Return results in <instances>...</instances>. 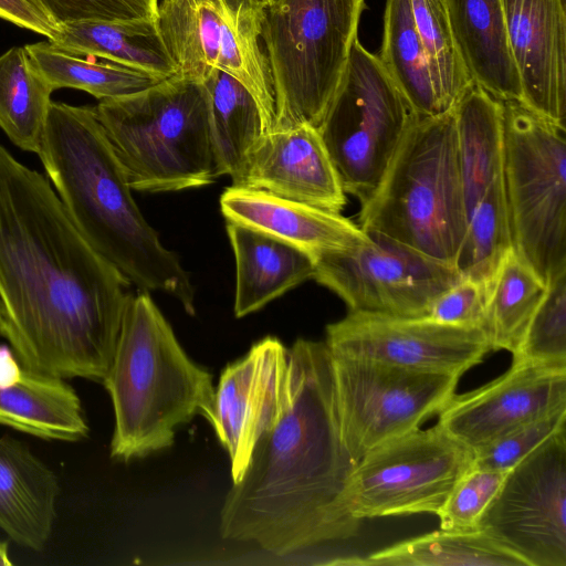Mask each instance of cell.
<instances>
[{
    "instance_id": "cell-1",
    "label": "cell",
    "mask_w": 566,
    "mask_h": 566,
    "mask_svg": "<svg viewBox=\"0 0 566 566\" xmlns=\"http://www.w3.org/2000/svg\"><path fill=\"white\" fill-rule=\"evenodd\" d=\"M130 286L77 230L50 182L0 143V334L18 359L102 382Z\"/></svg>"
},
{
    "instance_id": "cell-2",
    "label": "cell",
    "mask_w": 566,
    "mask_h": 566,
    "mask_svg": "<svg viewBox=\"0 0 566 566\" xmlns=\"http://www.w3.org/2000/svg\"><path fill=\"white\" fill-rule=\"evenodd\" d=\"M356 463L340 432L329 350L298 338L289 347L284 407L226 495L221 536L277 556L356 537L361 521L346 499Z\"/></svg>"
},
{
    "instance_id": "cell-3",
    "label": "cell",
    "mask_w": 566,
    "mask_h": 566,
    "mask_svg": "<svg viewBox=\"0 0 566 566\" xmlns=\"http://www.w3.org/2000/svg\"><path fill=\"white\" fill-rule=\"evenodd\" d=\"M38 155L86 241L138 291L175 297L195 315V289L132 195L95 107L52 102Z\"/></svg>"
},
{
    "instance_id": "cell-4",
    "label": "cell",
    "mask_w": 566,
    "mask_h": 566,
    "mask_svg": "<svg viewBox=\"0 0 566 566\" xmlns=\"http://www.w3.org/2000/svg\"><path fill=\"white\" fill-rule=\"evenodd\" d=\"M102 384L115 417L111 457L120 461L167 449L178 427L212 416V375L188 357L146 291L127 302Z\"/></svg>"
},
{
    "instance_id": "cell-5",
    "label": "cell",
    "mask_w": 566,
    "mask_h": 566,
    "mask_svg": "<svg viewBox=\"0 0 566 566\" xmlns=\"http://www.w3.org/2000/svg\"><path fill=\"white\" fill-rule=\"evenodd\" d=\"M95 109L132 190L179 191L222 176L205 83L174 75Z\"/></svg>"
},
{
    "instance_id": "cell-6",
    "label": "cell",
    "mask_w": 566,
    "mask_h": 566,
    "mask_svg": "<svg viewBox=\"0 0 566 566\" xmlns=\"http://www.w3.org/2000/svg\"><path fill=\"white\" fill-rule=\"evenodd\" d=\"M468 221L454 112L417 116L358 226L454 266Z\"/></svg>"
},
{
    "instance_id": "cell-7",
    "label": "cell",
    "mask_w": 566,
    "mask_h": 566,
    "mask_svg": "<svg viewBox=\"0 0 566 566\" xmlns=\"http://www.w3.org/2000/svg\"><path fill=\"white\" fill-rule=\"evenodd\" d=\"M365 0H277L263 10L274 120L271 132L318 128L357 39Z\"/></svg>"
},
{
    "instance_id": "cell-8",
    "label": "cell",
    "mask_w": 566,
    "mask_h": 566,
    "mask_svg": "<svg viewBox=\"0 0 566 566\" xmlns=\"http://www.w3.org/2000/svg\"><path fill=\"white\" fill-rule=\"evenodd\" d=\"M501 103L513 249L547 286L566 273L565 127L518 101Z\"/></svg>"
},
{
    "instance_id": "cell-9",
    "label": "cell",
    "mask_w": 566,
    "mask_h": 566,
    "mask_svg": "<svg viewBox=\"0 0 566 566\" xmlns=\"http://www.w3.org/2000/svg\"><path fill=\"white\" fill-rule=\"evenodd\" d=\"M417 116L378 56L356 39L317 128L345 193L360 205L369 199Z\"/></svg>"
},
{
    "instance_id": "cell-10",
    "label": "cell",
    "mask_w": 566,
    "mask_h": 566,
    "mask_svg": "<svg viewBox=\"0 0 566 566\" xmlns=\"http://www.w3.org/2000/svg\"><path fill=\"white\" fill-rule=\"evenodd\" d=\"M264 8L255 0H158L156 25L182 78L206 83L224 72L251 93L265 134L274 97L261 40Z\"/></svg>"
},
{
    "instance_id": "cell-11",
    "label": "cell",
    "mask_w": 566,
    "mask_h": 566,
    "mask_svg": "<svg viewBox=\"0 0 566 566\" xmlns=\"http://www.w3.org/2000/svg\"><path fill=\"white\" fill-rule=\"evenodd\" d=\"M474 452L437 423L390 439L364 454L346 499L357 520L434 514L473 467Z\"/></svg>"
},
{
    "instance_id": "cell-12",
    "label": "cell",
    "mask_w": 566,
    "mask_h": 566,
    "mask_svg": "<svg viewBox=\"0 0 566 566\" xmlns=\"http://www.w3.org/2000/svg\"><path fill=\"white\" fill-rule=\"evenodd\" d=\"M329 354L340 432L356 462L375 447L420 428L441 410L461 378Z\"/></svg>"
},
{
    "instance_id": "cell-13",
    "label": "cell",
    "mask_w": 566,
    "mask_h": 566,
    "mask_svg": "<svg viewBox=\"0 0 566 566\" xmlns=\"http://www.w3.org/2000/svg\"><path fill=\"white\" fill-rule=\"evenodd\" d=\"M342 251L315 256L314 280L337 294L348 312L426 317L432 302L461 280L447 264L378 232Z\"/></svg>"
},
{
    "instance_id": "cell-14",
    "label": "cell",
    "mask_w": 566,
    "mask_h": 566,
    "mask_svg": "<svg viewBox=\"0 0 566 566\" xmlns=\"http://www.w3.org/2000/svg\"><path fill=\"white\" fill-rule=\"evenodd\" d=\"M476 530L525 566H566V430L510 469Z\"/></svg>"
},
{
    "instance_id": "cell-15",
    "label": "cell",
    "mask_w": 566,
    "mask_h": 566,
    "mask_svg": "<svg viewBox=\"0 0 566 566\" xmlns=\"http://www.w3.org/2000/svg\"><path fill=\"white\" fill-rule=\"evenodd\" d=\"M325 344L337 355L460 377L492 352L482 328L366 312L328 324Z\"/></svg>"
},
{
    "instance_id": "cell-16",
    "label": "cell",
    "mask_w": 566,
    "mask_h": 566,
    "mask_svg": "<svg viewBox=\"0 0 566 566\" xmlns=\"http://www.w3.org/2000/svg\"><path fill=\"white\" fill-rule=\"evenodd\" d=\"M287 378L289 347L272 336L221 373L209 423L229 454L232 483L240 481L258 440L281 413Z\"/></svg>"
},
{
    "instance_id": "cell-17",
    "label": "cell",
    "mask_w": 566,
    "mask_h": 566,
    "mask_svg": "<svg viewBox=\"0 0 566 566\" xmlns=\"http://www.w3.org/2000/svg\"><path fill=\"white\" fill-rule=\"evenodd\" d=\"M566 409V368L513 364L483 386L454 392L437 424L475 451L514 428Z\"/></svg>"
},
{
    "instance_id": "cell-18",
    "label": "cell",
    "mask_w": 566,
    "mask_h": 566,
    "mask_svg": "<svg viewBox=\"0 0 566 566\" xmlns=\"http://www.w3.org/2000/svg\"><path fill=\"white\" fill-rule=\"evenodd\" d=\"M521 103L565 127V0H502Z\"/></svg>"
},
{
    "instance_id": "cell-19",
    "label": "cell",
    "mask_w": 566,
    "mask_h": 566,
    "mask_svg": "<svg viewBox=\"0 0 566 566\" xmlns=\"http://www.w3.org/2000/svg\"><path fill=\"white\" fill-rule=\"evenodd\" d=\"M333 212L346 193L317 128L302 125L264 134L238 185Z\"/></svg>"
},
{
    "instance_id": "cell-20",
    "label": "cell",
    "mask_w": 566,
    "mask_h": 566,
    "mask_svg": "<svg viewBox=\"0 0 566 566\" xmlns=\"http://www.w3.org/2000/svg\"><path fill=\"white\" fill-rule=\"evenodd\" d=\"M227 221L268 233L297 247L314 258L329 251L360 245L369 235L340 212H333L270 192L230 186L220 197Z\"/></svg>"
},
{
    "instance_id": "cell-21",
    "label": "cell",
    "mask_w": 566,
    "mask_h": 566,
    "mask_svg": "<svg viewBox=\"0 0 566 566\" xmlns=\"http://www.w3.org/2000/svg\"><path fill=\"white\" fill-rule=\"evenodd\" d=\"M0 424L67 442L81 441L90 432L81 399L65 378L32 369L2 348Z\"/></svg>"
},
{
    "instance_id": "cell-22",
    "label": "cell",
    "mask_w": 566,
    "mask_h": 566,
    "mask_svg": "<svg viewBox=\"0 0 566 566\" xmlns=\"http://www.w3.org/2000/svg\"><path fill=\"white\" fill-rule=\"evenodd\" d=\"M60 483L22 441L0 437V530L22 547L42 551L56 518Z\"/></svg>"
},
{
    "instance_id": "cell-23",
    "label": "cell",
    "mask_w": 566,
    "mask_h": 566,
    "mask_svg": "<svg viewBox=\"0 0 566 566\" xmlns=\"http://www.w3.org/2000/svg\"><path fill=\"white\" fill-rule=\"evenodd\" d=\"M235 260L234 315L247 316L313 279L315 258L256 229L227 221Z\"/></svg>"
},
{
    "instance_id": "cell-24",
    "label": "cell",
    "mask_w": 566,
    "mask_h": 566,
    "mask_svg": "<svg viewBox=\"0 0 566 566\" xmlns=\"http://www.w3.org/2000/svg\"><path fill=\"white\" fill-rule=\"evenodd\" d=\"M453 36L472 82L499 101H518L522 88L502 0H446Z\"/></svg>"
},
{
    "instance_id": "cell-25",
    "label": "cell",
    "mask_w": 566,
    "mask_h": 566,
    "mask_svg": "<svg viewBox=\"0 0 566 566\" xmlns=\"http://www.w3.org/2000/svg\"><path fill=\"white\" fill-rule=\"evenodd\" d=\"M48 42L69 53L102 57L163 78L177 74L155 19L60 23Z\"/></svg>"
},
{
    "instance_id": "cell-26",
    "label": "cell",
    "mask_w": 566,
    "mask_h": 566,
    "mask_svg": "<svg viewBox=\"0 0 566 566\" xmlns=\"http://www.w3.org/2000/svg\"><path fill=\"white\" fill-rule=\"evenodd\" d=\"M465 205L470 217L492 181L503 174L501 101L472 82L453 107Z\"/></svg>"
},
{
    "instance_id": "cell-27",
    "label": "cell",
    "mask_w": 566,
    "mask_h": 566,
    "mask_svg": "<svg viewBox=\"0 0 566 566\" xmlns=\"http://www.w3.org/2000/svg\"><path fill=\"white\" fill-rule=\"evenodd\" d=\"M345 566H525L480 530H441L397 542L365 557H345Z\"/></svg>"
},
{
    "instance_id": "cell-28",
    "label": "cell",
    "mask_w": 566,
    "mask_h": 566,
    "mask_svg": "<svg viewBox=\"0 0 566 566\" xmlns=\"http://www.w3.org/2000/svg\"><path fill=\"white\" fill-rule=\"evenodd\" d=\"M53 91L25 46L0 55V128L19 148L38 154Z\"/></svg>"
},
{
    "instance_id": "cell-29",
    "label": "cell",
    "mask_w": 566,
    "mask_h": 566,
    "mask_svg": "<svg viewBox=\"0 0 566 566\" xmlns=\"http://www.w3.org/2000/svg\"><path fill=\"white\" fill-rule=\"evenodd\" d=\"M377 56L418 116L441 115L411 0L386 1L382 44Z\"/></svg>"
},
{
    "instance_id": "cell-30",
    "label": "cell",
    "mask_w": 566,
    "mask_h": 566,
    "mask_svg": "<svg viewBox=\"0 0 566 566\" xmlns=\"http://www.w3.org/2000/svg\"><path fill=\"white\" fill-rule=\"evenodd\" d=\"M211 98L212 134L222 175L238 185L248 158L265 134L260 108L238 80L217 72L205 83Z\"/></svg>"
},
{
    "instance_id": "cell-31",
    "label": "cell",
    "mask_w": 566,
    "mask_h": 566,
    "mask_svg": "<svg viewBox=\"0 0 566 566\" xmlns=\"http://www.w3.org/2000/svg\"><path fill=\"white\" fill-rule=\"evenodd\" d=\"M513 249L503 174L486 188L473 208L454 268L461 279L489 292L506 254Z\"/></svg>"
},
{
    "instance_id": "cell-32",
    "label": "cell",
    "mask_w": 566,
    "mask_h": 566,
    "mask_svg": "<svg viewBox=\"0 0 566 566\" xmlns=\"http://www.w3.org/2000/svg\"><path fill=\"white\" fill-rule=\"evenodd\" d=\"M24 46L53 90H81L102 101L129 95L165 80L111 61L84 60L80 55L59 50L49 42Z\"/></svg>"
},
{
    "instance_id": "cell-33",
    "label": "cell",
    "mask_w": 566,
    "mask_h": 566,
    "mask_svg": "<svg viewBox=\"0 0 566 566\" xmlns=\"http://www.w3.org/2000/svg\"><path fill=\"white\" fill-rule=\"evenodd\" d=\"M546 291L536 273L512 249L491 285L484 331L492 350H515Z\"/></svg>"
},
{
    "instance_id": "cell-34",
    "label": "cell",
    "mask_w": 566,
    "mask_h": 566,
    "mask_svg": "<svg viewBox=\"0 0 566 566\" xmlns=\"http://www.w3.org/2000/svg\"><path fill=\"white\" fill-rule=\"evenodd\" d=\"M411 7L438 106L444 114L453 109L472 80L458 50L446 0H411Z\"/></svg>"
},
{
    "instance_id": "cell-35",
    "label": "cell",
    "mask_w": 566,
    "mask_h": 566,
    "mask_svg": "<svg viewBox=\"0 0 566 566\" xmlns=\"http://www.w3.org/2000/svg\"><path fill=\"white\" fill-rule=\"evenodd\" d=\"M512 363L566 368V273L546 286L512 353Z\"/></svg>"
},
{
    "instance_id": "cell-36",
    "label": "cell",
    "mask_w": 566,
    "mask_h": 566,
    "mask_svg": "<svg viewBox=\"0 0 566 566\" xmlns=\"http://www.w3.org/2000/svg\"><path fill=\"white\" fill-rule=\"evenodd\" d=\"M509 471L472 467L457 483L437 514L440 528L476 530L484 511L499 492Z\"/></svg>"
},
{
    "instance_id": "cell-37",
    "label": "cell",
    "mask_w": 566,
    "mask_h": 566,
    "mask_svg": "<svg viewBox=\"0 0 566 566\" xmlns=\"http://www.w3.org/2000/svg\"><path fill=\"white\" fill-rule=\"evenodd\" d=\"M565 430L566 409L539 417L473 451V467L509 471L549 438Z\"/></svg>"
},
{
    "instance_id": "cell-38",
    "label": "cell",
    "mask_w": 566,
    "mask_h": 566,
    "mask_svg": "<svg viewBox=\"0 0 566 566\" xmlns=\"http://www.w3.org/2000/svg\"><path fill=\"white\" fill-rule=\"evenodd\" d=\"M60 23L101 20H154L158 0H41Z\"/></svg>"
},
{
    "instance_id": "cell-39",
    "label": "cell",
    "mask_w": 566,
    "mask_h": 566,
    "mask_svg": "<svg viewBox=\"0 0 566 566\" xmlns=\"http://www.w3.org/2000/svg\"><path fill=\"white\" fill-rule=\"evenodd\" d=\"M488 297L485 286L461 279L432 302L426 317L447 325L484 329Z\"/></svg>"
},
{
    "instance_id": "cell-40",
    "label": "cell",
    "mask_w": 566,
    "mask_h": 566,
    "mask_svg": "<svg viewBox=\"0 0 566 566\" xmlns=\"http://www.w3.org/2000/svg\"><path fill=\"white\" fill-rule=\"evenodd\" d=\"M0 18L49 40L59 28L41 0H0Z\"/></svg>"
},
{
    "instance_id": "cell-41",
    "label": "cell",
    "mask_w": 566,
    "mask_h": 566,
    "mask_svg": "<svg viewBox=\"0 0 566 566\" xmlns=\"http://www.w3.org/2000/svg\"><path fill=\"white\" fill-rule=\"evenodd\" d=\"M12 562L9 555V546L7 542L0 541V566H10Z\"/></svg>"
},
{
    "instance_id": "cell-42",
    "label": "cell",
    "mask_w": 566,
    "mask_h": 566,
    "mask_svg": "<svg viewBox=\"0 0 566 566\" xmlns=\"http://www.w3.org/2000/svg\"><path fill=\"white\" fill-rule=\"evenodd\" d=\"M255 1L259 2L263 8H265L277 0H255Z\"/></svg>"
}]
</instances>
